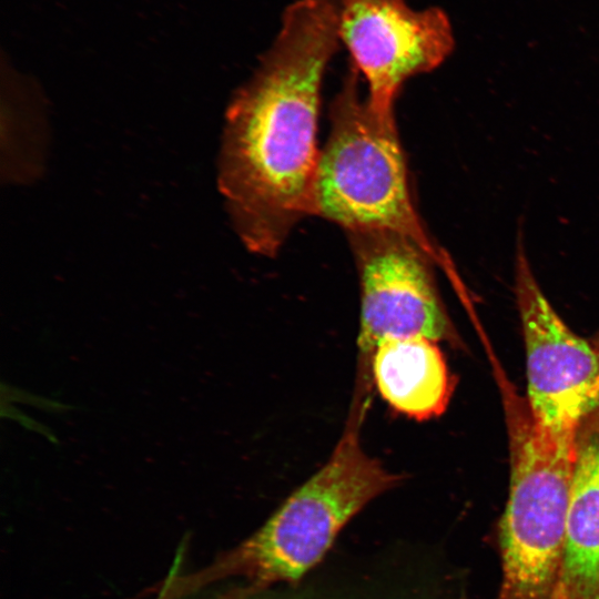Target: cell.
<instances>
[{
    "label": "cell",
    "instance_id": "10",
    "mask_svg": "<svg viewBox=\"0 0 599 599\" xmlns=\"http://www.w3.org/2000/svg\"><path fill=\"white\" fill-rule=\"evenodd\" d=\"M590 341L599 349V331Z\"/></svg>",
    "mask_w": 599,
    "mask_h": 599
},
{
    "label": "cell",
    "instance_id": "4",
    "mask_svg": "<svg viewBox=\"0 0 599 599\" xmlns=\"http://www.w3.org/2000/svg\"><path fill=\"white\" fill-rule=\"evenodd\" d=\"M497 382L510 453L498 599H556L577 434H556L541 426L508 378Z\"/></svg>",
    "mask_w": 599,
    "mask_h": 599
},
{
    "label": "cell",
    "instance_id": "11",
    "mask_svg": "<svg viewBox=\"0 0 599 599\" xmlns=\"http://www.w3.org/2000/svg\"><path fill=\"white\" fill-rule=\"evenodd\" d=\"M219 599H222V598L220 597ZM251 599H253V598H251Z\"/></svg>",
    "mask_w": 599,
    "mask_h": 599
},
{
    "label": "cell",
    "instance_id": "7",
    "mask_svg": "<svg viewBox=\"0 0 599 599\" xmlns=\"http://www.w3.org/2000/svg\"><path fill=\"white\" fill-rule=\"evenodd\" d=\"M338 35L367 84L369 105L394 115V102L410 78L441 65L455 48L447 13L405 0H336Z\"/></svg>",
    "mask_w": 599,
    "mask_h": 599
},
{
    "label": "cell",
    "instance_id": "5",
    "mask_svg": "<svg viewBox=\"0 0 599 599\" xmlns=\"http://www.w3.org/2000/svg\"><path fill=\"white\" fill-rule=\"evenodd\" d=\"M346 234L361 288V376H370L372 354L387 338L422 335L460 345L437 287L436 263L425 251L389 231Z\"/></svg>",
    "mask_w": 599,
    "mask_h": 599
},
{
    "label": "cell",
    "instance_id": "3",
    "mask_svg": "<svg viewBox=\"0 0 599 599\" xmlns=\"http://www.w3.org/2000/svg\"><path fill=\"white\" fill-rule=\"evenodd\" d=\"M359 73L351 65L331 106V131L319 152L309 215L344 229L389 231L410 240L436 265L454 266L426 229L414 204L405 154L394 115L362 99Z\"/></svg>",
    "mask_w": 599,
    "mask_h": 599
},
{
    "label": "cell",
    "instance_id": "9",
    "mask_svg": "<svg viewBox=\"0 0 599 599\" xmlns=\"http://www.w3.org/2000/svg\"><path fill=\"white\" fill-rule=\"evenodd\" d=\"M369 373L388 406L418 422L440 416L456 385L438 342L422 335L382 341L372 354Z\"/></svg>",
    "mask_w": 599,
    "mask_h": 599
},
{
    "label": "cell",
    "instance_id": "6",
    "mask_svg": "<svg viewBox=\"0 0 599 599\" xmlns=\"http://www.w3.org/2000/svg\"><path fill=\"white\" fill-rule=\"evenodd\" d=\"M514 273L529 407L541 426L556 434L575 435L581 420L599 404V349L576 335L548 302L531 270L520 225Z\"/></svg>",
    "mask_w": 599,
    "mask_h": 599
},
{
    "label": "cell",
    "instance_id": "8",
    "mask_svg": "<svg viewBox=\"0 0 599 599\" xmlns=\"http://www.w3.org/2000/svg\"><path fill=\"white\" fill-rule=\"evenodd\" d=\"M556 599H599V405L579 425Z\"/></svg>",
    "mask_w": 599,
    "mask_h": 599
},
{
    "label": "cell",
    "instance_id": "2",
    "mask_svg": "<svg viewBox=\"0 0 599 599\" xmlns=\"http://www.w3.org/2000/svg\"><path fill=\"white\" fill-rule=\"evenodd\" d=\"M367 402L354 397L345 429L325 464L251 537L196 573L171 577L149 599H179L212 581L240 577L222 599H251L272 585L295 582L327 552L344 526L402 476L362 447Z\"/></svg>",
    "mask_w": 599,
    "mask_h": 599
},
{
    "label": "cell",
    "instance_id": "1",
    "mask_svg": "<svg viewBox=\"0 0 599 599\" xmlns=\"http://www.w3.org/2000/svg\"><path fill=\"white\" fill-rule=\"evenodd\" d=\"M339 44L336 0L294 1L226 110L217 184L237 235L258 255L274 257L309 215L322 84Z\"/></svg>",
    "mask_w": 599,
    "mask_h": 599
}]
</instances>
